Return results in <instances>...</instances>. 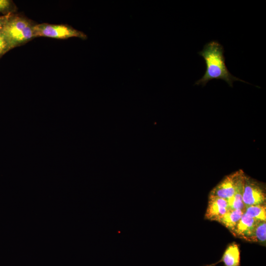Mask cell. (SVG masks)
Here are the masks:
<instances>
[{"instance_id": "cell-1", "label": "cell", "mask_w": 266, "mask_h": 266, "mask_svg": "<svg viewBox=\"0 0 266 266\" xmlns=\"http://www.w3.org/2000/svg\"><path fill=\"white\" fill-rule=\"evenodd\" d=\"M198 54L203 58L206 70L204 75L196 81L195 85L204 86L213 79L223 80L231 87H233V83L236 81L248 83L233 76L229 71L225 63L224 47L217 41L212 40L206 43Z\"/></svg>"}, {"instance_id": "cell-2", "label": "cell", "mask_w": 266, "mask_h": 266, "mask_svg": "<svg viewBox=\"0 0 266 266\" xmlns=\"http://www.w3.org/2000/svg\"><path fill=\"white\" fill-rule=\"evenodd\" d=\"M1 33L11 49L33 37V27L25 19L10 15Z\"/></svg>"}, {"instance_id": "cell-3", "label": "cell", "mask_w": 266, "mask_h": 266, "mask_svg": "<svg viewBox=\"0 0 266 266\" xmlns=\"http://www.w3.org/2000/svg\"><path fill=\"white\" fill-rule=\"evenodd\" d=\"M33 37L45 36L61 39L73 37L82 39L87 38L84 33L71 27L63 25L39 24L33 26Z\"/></svg>"}, {"instance_id": "cell-4", "label": "cell", "mask_w": 266, "mask_h": 266, "mask_svg": "<svg viewBox=\"0 0 266 266\" xmlns=\"http://www.w3.org/2000/svg\"><path fill=\"white\" fill-rule=\"evenodd\" d=\"M242 199L245 207L251 205H266L265 185L245 174L243 180Z\"/></svg>"}, {"instance_id": "cell-5", "label": "cell", "mask_w": 266, "mask_h": 266, "mask_svg": "<svg viewBox=\"0 0 266 266\" xmlns=\"http://www.w3.org/2000/svg\"><path fill=\"white\" fill-rule=\"evenodd\" d=\"M244 175L243 170L239 169L226 176L212 189L209 195L228 199L234 194L238 185L243 181Z\"/></svg>"}, {"instance_id": "cell-6", "label": "cell", "mask_w": 266, "mask_h": 266, "mask_svg": "<svg viewBox=\"0 0 266 266\" xmlns=\"http://www.w3.org/2000/svg\"><path fill=\"white\" fill-rule=\"evenodd\" d=\"M229 209L226 200L218 197L209 195L205 219L217 221Z\"/></svg>"}, {"instance_id": "cell-7", "label": "cell", "mask_w": 266, "mask_h": 266, "mask_svg": "<svg viewBox=\"0 0 266 266\" xmlns=\"http://www.w3.org/2000/svg\"><path fill=\"white\" fill-rule=\"evenodd\" d=\"M257 221L244 212L232 233L236 237L252 242Z\"/></svg>"}, {"instance_id": "cell-8", "label": "cell", "mask_w": 266, "mask_h": 266, "mask_svg": "<svg viewBox=\"0 0 266 266\" xmlns=\"http://www.w3.org/2000/svg\"><path fill=\"white\" fill-rule=\"evenodd\" d=\"M240 251L236 243L229 244L224 252L222 258L216 263L206 266H214L219 263L222 262L224 266H240Z\"/></svg>"}, {"instance_id": "cell-9", "label": "cell", "mask_w": 266, "mask_h": 266, "mask_svg": "<svg viewBox=\"0 0 266 266\" xmlns=\"http://www.w3.org/2000/svg\"><path fill=\"white\" fill-rule=\"evenodd\" d=\"M243 213L242 211L239 209H229L217 222L225 226L232 233L234 230Z\"/></svg>"}, {"instance_id": "cell-10", "label": "cell", "mask_w": 266, "mask_h": 266, "mask_svg": "<svg viewBox=\"0 0 266 266\" xmlns=\"http://www.w3.org/2000/svg\"><path fill=\"white\" fill-rule=\"evenodd\" d=\"M243 180L238 185L234 194L231 198L226 200L229 209H239L244 212L246 207L243 203L242 199Z\"/></svg>"}, {"instance_id": "cell-11", "label": "cell", "mask_w": 266, "mask_h": 266, "mask_svg": "<svg viewBox=\"0 0 266 266\" xmlns=\"http://www.w3.org/2000/svg\"><path fill=\"white\" fill-rule=\"evenodd\" d=\"M244 213L257 221H266V205L246 206Z\"/></svg>"}, {"instance_id": "cell-12", "label": "cell", "mask_w": 266, "mask_h": 266, "mask_svg": "<svg viewBox=\"0 0 266 266\" xmlns=\"http://www.w3.org/2000/svg\"><path fill=\"white\" fill-rule=\"evenodd\" d=\"M266 241V221H257L255 227L252 242L265 244Z\"/></svg>"}, {"instance_id": "cell-13", "label": "cell", "mask_w": 266, "mask_h": 266, "mask_svg": "<svg viewBox=\"0 0 266 266\" xmlns=\"http://www.w3.org/2000/svg\"><path fill=\"white\" fill-rule=\"evenodd\" d=\"M12 6L9 0H0V13H6L10 12Z\"/></svg>"}, {"instance_id": "cell-14", "label": "cell", "mask_w": 266, "mask_h": 266, "mask_svg": "<svg viewBox=\"0 0 266 266\" xmlns=\"http://www.w3.org/2000/svg\"><path fill=\"white\" fill-rule=\"evenodd\" d=\"M10 49L8 44L2 35V34L0 33V56H2L6 52L9 50Z\"/></svg>"}, {"instance_id": "cell-15", "label": "cell", "mask_w": 266, "mask_h": 266, "mask_svg": "<svg viewBox=\"0 0 266 266\" xmlns=\"http://www.w3.org/2000/svg\"><path fill=\"white\" fill-rule=\"evenodd\" d=\"M10 16V14L9 13L4 15L0 16V33H1L7 19Z\"/></svg>"}]
</instances>
